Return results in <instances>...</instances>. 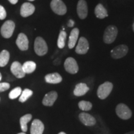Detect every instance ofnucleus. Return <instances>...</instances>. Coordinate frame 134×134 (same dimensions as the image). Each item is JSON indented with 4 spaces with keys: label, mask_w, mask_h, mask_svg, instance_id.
Here are the masks:
<instances>
[{
    "label": "nucleus",
    "mask_w": 134,
    "mask_h": 134,
    "mask_svg": "<svg viewBox=\"0 0 134 134\" xmlns=\"http://www.w3.org/2000/svg\"><path fill=\"white\" fill-rule=\"evenodd\" d=\"M113 89V84L109 81H105L98 87L97 95L100 99H105L109 96Z\"/></svg>",
    "instance_id": "1"
},
{
    "label": "nucleus",
    "mask_w": 134,
    "mask_h": 134,
    "mask_svg": "<svg viewBox=\"0 0 134 134\" xmlns=\"http://www.w3.org/2000/svg\"><path fill=\"white\" fill-rule=\"evenodd\" d=\"M118 30L114 26H109L104 32L103 40L105 43L110 44L114 42L117 37Z\"/></svg>",
    "instance_id": "2"
},
{
    "label": "nucleus",
    "mask_w": 134,
    "mask_h": 134,
    "mask_svg": "<svg viewBox=\"0 0 134 134\" xmlns=\"http://www.w3.org/2000/svg\"><path fill=\"white\" fill-rule=\"evenodd\" d=\"M115 113L117 116L122 120L129 119L132 115V110L126 104L120 103L117 105L115 108Z\"/></svg>",
    "instance_id": "3"
},
{
    "label": "nucleus",
    "mask_w": 134,
    "mask_h": 134,
    "mask_svg": "<svg viewBox=\"0 0 134 134\" xmlns=\"http://www.w3.org/2000/svg\"><path fill=\"white\" fill-rule=\"evenodd\" d=\"M34 51L38 56H43L47 53V45L43 38L37 37L34 42Z\"/></svg>",
    "instance_id": "4"
},
{
    "label": "nucleus",
    "mask_w": 134,
    "mask_h": 134,
    "mask_svg": "<svg viewBox=\"0 0 134 134\" xmlns=\"http://www.w3.org/2000/svg\"><path fill=\"white\" fill-rule=\"evenodd\" d=\"M50 7L55 14L60 16L65 14L67 11L66 5L62 0H52L50 3Z\"/></svg>",
    "instance_id": "5"
},
{
    "label": "nucleus",
    "mask_w": 134,
    "mask_h": 134,
    "mask_svg": "<svg viewBox=\"0 0 134 134\" xmlns=\"http://www.w3.org/2000/svg\"><path fill=\"white\" fill-rule=\"evenodd\" d=\"M15 29V24L13 21H7L3 24L1 28V34L3 37L8 38L12 36Z\"/></svg>",
    "instance_id": "6"
},
{
    "label": "nucleus",
    "mask_w": 134,
    "mask_h": 134,
    "mask_svg": "<svg viewBox=\"0 0 134 134\" xmlns=\"http://www.w3.org/2000/svg\"><path fill=\"white\" fill-rule=\"evenodd\" d=\"M64 67L65 70L70 74H76L79 70V67L76 60L72 57H68L65 60Z\"/></svg>",
    "instance_id": "7"
},
{
    "label": "nucleus",
    "mask_w": 134,
    "mask_h": 134,
    "mask_svg": "<svg viewBox=\"0 0 134 134\" xmlns=\"http://www.w3.org/2000/svg\"><path fill=\"white\" fill-rule=\"evenodd\" d=\"M129 51L128 47L125 45H119L110 51L111 57L114 59H119L127 55Z\"/></svg>",
    "instance_id": "8"
},
{
    "label": "nucleus",
    "mask_w": 134,
    "mask_h": 134,
    "mask_svg": "<svg viewBox=\"0 0 134 134\" xmlns=\"http://www.w3.org/2000/svg\"><path fill=\"white\" fill-rule=\"evenodd\" d=\"M89 48H90V45H89L88 41H87L86 38H85L84 37H81L78 41L75 52L76 53L80 55L86 54L88 52Z\"/></svg>",
    "instance_id": "9"
},
{
    "label": "nucleus",
    "mask_w": 134,
    "mask_h": 134,
    "mask_svg": "<svg viewBox=\"0 0 134 134\" xmlns=\"http://www.w3.org/2000/svg\"><path fill=\"white\" fill-rule=\"evenodd\" d=\"M91 130L96 134H110L106 125L102 121L101 119L96 120V124L91 127Z\"/></svg>",
    "instance_id": "10"
},
{
    "label": "nucleus",
    "mask_w": 134,
    "mask_h": 134,
    "mask_svg": "<svg viewBox=\"0 0 134 134\" xmlns=\"http://www.w3.org/2000/svg\"><path fill=\"white\" fill-rule=\"evenodd\" d=\"M79 119L86 126L92 127L96 123V119L90 114L81 113L79 114Z\"/></svg>",
    "instance_id": "11"
},
{
    "label": "nucleus",
    "mask_w": 134,
    "mask_h": 134,
    "mask_svg": "<svg viewBox=\"0 0 134 134\" xmlns=\"http://www.w3.org/2000/svg\"><path fill=\"white\" fill-rule=\"evenodd\" d=\"M11 71L13 74L18 78H24L26 75V73L23 70V65L19 62H14L12 63L11 66Z\"/></svg>",
    "instance_id": "12"
},
{
    "label": "nucleus",
    "mask_w": 134,
    "mask_h": 134,
    "mask_svg": "<svg viewBox=\"0 0 134 134\" xmlns=\"http://www.w3.org/2000/svg\"><path fill=\"white\" fill-rule=\"evenodd\" d=\"M88 5L85 0H79L77 4V13L81 19H85L88 16Z\"/></svg>",
    "instance_id": "13"
},
{
    "label": "nucleus",
    "mask_w": 134,
    "mask_h": 134,
    "mask_svg": "<svg viewBox=\"0 0 134 134\" xmlns=\"http://www.w3.org/2000/svg\"><path fill=\"white\" fill-rule=\"evenodd\" d=\"M16 45L22 51L27 50L29 48V41L24 34L20 33L16 40Z\"/></svg>",
    "instance_id": "14"
},
{
    "label": "nucleus",
    "mask_w": 134,
    "mask_h": 134,
    "mask_svg": "<svg viewBox=\"0 0 134 134\" xmlns=\"http://www.w3.org/2000/svg\"><path fill=\"white\" fill-rule=\"evenodd\" d=\"M58 98V94L56 91H52L47 93L42 100V104L45 106H52Z\"/></svg>",
    "instance_id": "15"
},
{
    "label": "nucleus",
    "mask_w": 134,
    "mask_h": 134,
    "mask_svg": "<svg viewBox=\"0 0 134 134\" xmlns=\"http://www.w3.org/2000/svg\"><path fill=\"white\" fill-rule=\"evenodd\" d=\"M44 125L39 119H35L32 122L31 127V134H43Z\"/></svg>",
    "instance_id": "16"
},
{
    "label": "nucleus",
    "mask_w": 134,
    "mask_h": 134,
    "mask_svg": "<svg viewBox=\"0 0 134 134\" xmlns=\"http://www.w3.org/2000/svg\"><path fill=\"white\" fill-rule=\"evenodd\" d=\"M35 6L30 3H23L21 8V15L24 18L31 16L34 13Z\"/></svg>",
    "instance_id": "17"
},
{
    "label": "nucleus",
    "mask_w": 134,
    "mask_h": 134,
    "mask_svg": "<svg viewBox=\"0 0 134 134\" xmlns=\"http://www.w3.org/2000/svg\"><path fill=\"white\" fill-rule=\"evenodd\" d=\"M89 90H90V88L86 83H80L77 84L75 86V90L73 91V94L76 96H82L86 94Z\"/></svg>",
    "instance_id": "18"
},
{
    "label": "nucleus",
    "mask_w": 134,
    "mask_h": 134,
    "mask_svg": "<svg viewBox=\"0 0 134 134\" xmlns=\"http://www.w3.org/2000/svg\"><path fill=\"white\" fill-rule=\"evenodd\" d=\"M80 31L78 28H75L70 32V35L69 37V41H68V48L70 49L74 48L77 41L78 39V36H79Z\"/></svg>",
    "instance_id": "19"
},
{
    "label": "nucleus",
    "mask_w": 134,
    "mask_h": 134,
    "mask_svg": "<svg viewBox=\"0 0 134 134\" xmlns=\"http://www.w3.org/2000/svg\"><path fill=\"white\" fill-rule=\"evenodd\" d=\"M45 80L47 83L58 84L62 81V77L58 73H49L45 76Z\"/></svg>",
    "instance_id": "20"
},
{
    "label": "nucleus",
    "mask_w": 134,
    "mask_h": 134,
    "mask_svg": "<svg viewBox=\"0 0 134 134\" xmlns=\"http://www.w3.org/2000/svg\"><path fill=\"white\" fill-rule=\"evenodd\" d=\"M94 13L97 18L100 19H104L108 16V11L101 4H98L96 6L94 9Z\"/></svg>",
    "instance_id": "21"
},
{
    "label": "nucleus",
    "mask_w": 134,
    "mask_h": 134,
    "mask_svg": "<svg viewBox=\"0 0 134 134\" xmlns=\"http://www.w3.org/2000/svg\"><path fill=\"white\" fill-rule=\"evenodd\" d=\"M32 116L31 114H27L20 118V125H21V130L23 132L27 131V123L32 119Z\"/></svg>",
    "instance_id": "22"
},
{
    "label": "nucleus",
    "mask_w": 134,
    "mask_h": 134,
    "mask_svg": "<svg viewBox=\"0 0 134 134\" xmlns=\"http://www.w3.org/2000/svg\"><path fill=\"white\" fill-rule=\"evenodd\" d=\"M23 68L26 74H30L36 69V63L32 61L26 62L23 65Z\"/></svg>",
    "instance_id": "23"
},
{
    "label": "nucleus",
    "mask_w": 134,
    "mask_h": 134,
    "mask_svg": "<svg viewBox=\"0 0 134 134\" xmlns=\"http://www.w3.org/2000/svg\"><path fill=\"white\" fill-rule=\"evenodd\" d=\"M10 55L9 52L4 50L0 53V66L4 67L8 64L9 62Z\"/></svg>",
    "instance_id": "24"
},
{
    "label": "nucleus",
    "mask_w": 134,
    "mask_h": 134,
    "mask_svg": "<svg viewBox=\"0 0 134 134\" xmlns=\"http://www.w3.org/2000/svg\"><path fill=\"white\" fill-rule=\"evenodd\" d=\"M33 94V91L29 89H25L20 95L19 100L21 103H24Z\"/></svg>",
    "instance_id": "25"
},
{
    "label": "nucleus",
    "mask_w": 134,
    "mask_h": 134,
    "mask_svg": "<svg viewBox=\"0 0 134 134\" xmlns=\"http://www.w3.org/2000/svg\"><path fill=\"white\" fill-rule=\"evenodd\" d=\"M66 38V33L64 31H61L60 32L57 41V46L59 48H64L65 46V41Z\"/></svg>",
    "instance_id": "26"
},
{
    "label": "nucleus",
    "mask_w": 134,
    "mask_h": 134,
    "mask_svg": "<svg viewBox=\"0 0 134 134\" xmlns=\"http://www.w3.org/2000/svg\"><path fill=\"white\" fill-rule=\"evenodd\" d=\"M78 107L83 111H88L92 109L93 104L91 102L86 100H81L78 103Z\"/></svg>",
    "instance_id": "27"
},
{
    "label": "nucleus",
    "mask_w": 134,
    "mask_h": 134,
    "mask_svg": "<svg viewBox=\"0 0 134 134\" xmlns=\"http://www.w3.org/2000/svg\"><path fill=\"white\" fill-rule=\"evenodd\" d=\"M22 93V90L20 87H16L10 91L9 94V98L11 99H14L19 97Z\"/></svg>",
    "instance_id": "28"
},
{
    "label": "nucleus",
    "mask_w": 134,
    "mask_h": 134,
    "mask_svg": "<svg viewBox=\"0 0 134 134\" xmlns=\"http://www.w3.org/2000/svg\"><path fill=\"white\" fill-rule=\"evenodd\" d=\"M10 88V85L8 83H0V93L8 90Z\"/></svg>",
    "instance_id": "29"
},
{
    "label": "nucleus",
    "mask_w": 134,
    "mask_h": 134,
    "mask_svg": "<svg viewBox=\"0 0 134 134\" xmlns=\"http://www.w3.org/2000/svg\"><path fill=\"white\" fill-rule=\"evenodd\" d=\"M6 17V11L3 6L0 5V20H3Z\"/></svg>",
    "instance_id": "30"
},
{
    "label": "nucleus",
    "mask_w": 134,
    "mask_h": 134,
    "mask_svg": "<svg viewBox=\"0 0 134 134\" xmlns=\"http://www.w3.org/2000/svg\"><path fill=\"white\" fill-rule=\"evenodd\" d=\"M75 24V22L73 21L72 19H70L69 20V21H68V26L70 27H72L73 26H74Z\"/></svg>",
    "instance_id": "31"
},
{
    "label": "nucleus",
    "mask_w": 134,
    "mask_h": 134,
    "mask_svg": "<svg viewBox=\"0 0 134 134\" xmlns=\"http://www.w3.org/2000/svg\"><path fill=\"white\" fill-rule=\"evenodd\" d=\"M8 1H9V2L11 3V4H16L17 3H18V0H8Z\"/></svg>",
    "instance_id": "32"
},
{
    "label": "nucleus",
    "mask_w": 134,
    "mask_h": 134,
    "mask_svg": "<svg viewBox=\"0 0 134 134\" xmlns=\"http://www.w3.org/2000/svg\"><path fill=\"white\" fill-rule=\"evenodd\" d=\"M124 134H134V131H130V132H127V133H125Z\"/></svg>",
    "instance_id": "33"
},
{
    "label": "nucleus",
    "mask_w": 134,
    "mask_h": 134,
    "mask_svg": "<svg viewBox=\"0 0 134 134\" xmlns=\"http://www.w3.org/2000/svg\"><path fill=\"white\" fill-rule=\"evenodd\" d=\"M58 134H66V133H65V132H60V133H58Z\"/></svg>",
    "instance_id": "34"
},
{
    "label": "nucleus",
    "mask_w": 134,
    "mask_h": 134,
    "mask_svg": "<svg viewBox=\"0 0 134 134\" xmlns=\"http://www.w3.org/2000/svg\"><path fill=\"white\" fill-rule=\"evenodd\" d=\"M1 79H2V76H1V73H0V81H1Z\"/></svg>",
    "instance_id": "35"
},
{
    "label": "nucleus",
    "mask_w": 134,
    "mask_h": 134,
    "mask_svg": "<svg viewBox=\"0 0 134 134\" xmlns=\"http://www.w3.org/2000/svg\"><path fill=\"white\" fill-rule=\"evenodd\" d=\"M18 134H26V133H25V132H21V133H18Z\"/></svg>",
    "instance_id": "36"
},
{
    "label": "nucleus",
    "mask_w": 134,
    "mask_h": 134,
    "mask_svg": "<svg viewBox=\"0 0 134 134\" xmlns=\"http://www.w3.org/2000/svg\"><path fill=\"white\" fill-rule=\"evenodd\" d=\"M132 27H133V31H134V23L133 24V26H132Z\"/></svg>",
    "instance_id": "37"
},
{
    "label": "nucleus",
    "mask_w": 134,
    "mask_h": 134,
    "mask_svg": "<svg viewBox=\"0 0 134 134\" xmlns=\"http://www.w3.org/2000/svg\"><path fill=\"white\" fill-rule=\"evenodd\" d=\"M28 1H34V0H28Z\"/></svg>",
    "instance_id": "38"
}]
</instances>
